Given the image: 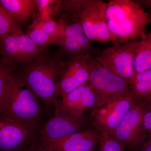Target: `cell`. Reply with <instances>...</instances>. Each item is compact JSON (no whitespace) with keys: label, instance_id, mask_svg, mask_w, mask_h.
Instances as JSON below:
<instances>
[{"label":"cell","instance_id":"29","mask_svg":"<svg viewBox=\"0 0 151 151\" xmlns=\"http://www.w3.org/2000/svg\"><path fill=\"white\" fill-rule=\"evenodd\" d=\"M91 151H95V150H93Z\"/></svg>","mask_w":151,"mask_h":151},{"label":"cell","instance_id":"16","mask_svg":"<svg viewBox=\"0 0 151 151\" xmlns=\"http://www.w3.org/2000/svg\"><path fill=\"white\" fill-rule=\"evenodd\" d=\"M0 4L19 25L26 24L37 15L36 0H0Z\"/></svg>","mask_w":151,"mask_h":151},{"label":"cell","instance_id":"7","mask_svg":"<svg viewBox=\"0 0 151 151\" xmlns=\"http://www.w3.org/2000/svg\"><path fill=\"white\" fill-rule=\"evenodd\" d=\"M59 31L54 45L62 57L71 58L79 55L95 56L100 50L94 47L84 35L81 26L70 19L61 18L58 21Z\"/></svg>","mask_w":151,"mask_h":151},{"label":"cell","instance_id":"18","mask_svg":"<svg viewBox=\"0 0 151 151\" xmlns=\"http://www.w3.org/2000/svg\"><path fill=\"white\" fill-rule=\"evenodd\" d=\"M134 68L136 73L151 69V32L138 41L135 52Z\"/></svg>","mask_w":151,"mask_h":151},{"label":"cell","instance_id":"25","mask_svg":"<svg viewBox=\"0 0 151 151\" xmlns=\"http://www.w3.org/2000/svg\"><path fill=\"white\" fill-rule=\"evenodd\" d=\"M147 140L141 145L136 151H151V135H149L147 138Z\"/></svg>","mask_w":151,"mask_h":151},{"label":"cell","instance_id":"24","mask_svg":"<svg viewBox=\"0 0 151 151\" xmlns=\"http://www.w3.org/2000/svg\"><path fill=\"white\" fill-rule=\"evenodd\" d=\"M145 103V109L143 116V124L148 135H151V103Z\"/></svg>","mask_w":151,"mask_h":151},{"label":"cell","instance_id":"20","mask_svg":"<svg viewBox=\"0 0 151 151\" xmlns=\"http://www.w3.org/2000/svg\"><path fill=\"white\" fill-rule=\"evenodd\" d=\"M27 35L32 41L38 45L48 46L52 44L51 38L42 27L40 21L38 19L31 26Z\"/></svg>","mask_w":151,"mask_h":151},{"label":"cell","instance_id":"4","mask_svg":"<svg viewBox=\"0 0 151 151\" xmlns=\"http://www.w3.org/2000/svg\"><path fill=\"white\" fill-rule=\"evenodd\" d=\"M107 4L100 0L60 1L58 12L62 18L77 22L89 40L107 44L112 41L106 23Z\"/></svg>","mask_w":151,"mask_h":151},{"label":"cell","instance_id":"10","mask_svg":"<svg viewBox=\"0 0 151 151\" xmlns=\"http://www.w3.org/2000/svg\"><path fill=\"white\" fill-rule=\"evenodd\" d=\"M146 104L140 101L129 110L119 126L109 134L124 148L136 150L148 137L143 124Z\"/></svg>","mask_w":151,"mask_h":151},{"label":"cell","instance_id":"3","mask_svg":"<svg viewBox=\"0 0 151 151\" xmlns=\"http://www.w3.org/2000/svg\"><path fill=\"white\" fill-rule=\"evenodd\" d=\"M0 115L39 127H41L50 117L43 104L17 69L4 94L0 105Z\"/></svg>","mask_w":151,"mask_h":151},{"label":"cell","instance_id":"22","mask_svg":"<svg viewBox=\"0 0 151 151\" xmlns=\"http://www.w3.org/2000/svg\"><path fill=\"white\" fill-rule=\"evenodd\" d=\"M99 143L100 151H124V147L106 132L100 131Z\"/></svg>","mask_w":151,"mask_h":151},{"label":"cell","instance_id":"5","mask_svg":"<svg viewBox=\"0 0 151 151\" xmlns=\"http://www.w3.org/2000/svg\"><path fill=\"white\" fill-rule=\"evenodd\" d=\"M88 83L97 97L95 108L132 91L127 81L101 65L94 56L88 58Z\"/></svg>","mask_w":151,"mask_h":151},{"label":"cell","instance_id":"28","mask_svg":"<svg viewBox=\"0 0 151 151\" xmlns=\"http://www.w3.org/2000/svg\"><path fill=\"white\" fill-rule=\"evenodd\" d=\"M150 19H151V23H150L151 24V18H150ZM150 32H151V30H150Z\"/></svg>","mask_w":151,"mask_h":151},{"label":"cell","instance_id":"12","mask_svg":"<svg viewBox=\"0 0 151 151\" xmlns=\"http://www.w3.org/2000/svg\"><path fill=\"white\" fill-rule=\"evenodd\" d=\"M140 101L131 91L94 108L92 116L99 131L111 134L119 126L129 110Z\"/></svg>","mask_w":151,"mask_h":151},{"label":"cell","instance_id":"19","mask_svg":"<svg viewBox=\"0 0 151 151\" xmlns=\"http://www.w3.org/2000/svg\"><path fill=\"white\" fill-rule=\"evenodd\" d=\"M24 33L20 25L15 22L0 4V38Z\"/></svg>","mask_w":151,"mask_h":151},{"label":"cell","instance_id":"14","mask_svg":"<svg viewBox=\"0 0 151 151\" xmlns=\"http://www.w3.org/2000/svg\"><path fill=\"white\" fill-rule=\"evenodd\" d=\"M99 132L91 129L77 132L65 137L47 140H40L50 151H91L99 143Z\"/></svg>","mask_w":151,"mask_h":151},{"label":"cell","instance_id":"15","mask_svg":"<svg viewBox=\"0 0 151 151\" xmlns=\"http://www.w3.org/2000/svg\"><path fill=\"white\" fill-rule=\"evenodd\" d=\"M60 100L68 110L80 114H84L87 110H93L97 104L96 95L88 82L65 94Z\"/></svg>","mask_w":151,"mask_h":151},{"label":"cell","instance_id":"9","mask_svg":"<svg viewBox=\"0 0 151 151\" xmlns=\"http://www.w3.org/2000/svg\"><path fill=\"white\" fill-rule=\"evenodd\" d=\"M138 41H133L113 45L101 50L94 56L105 68L129 83L135 72L134 61Z\"/></svg>","mask_w":151,"mask_h":151},{"label":"cell","instance_id":"23","mask_svg":"<svg viewBox=\"0 0 151 151\" xmlns=\"http://www.w3.org/2000/svg\"><path fill=\"white\" fill-rule=\"evenodd\" d=\"M42 27L48 35L52 41V44H54L59 31V24L51 19L46 20H43L39 18Z\"/></svg>","mask_w":151,"mask_h":151},{"label":"cell","instance_id":"27","mask_svg":"<svg viewBox=\"0 0 151 151\" xmlns=\"http://www.w3.org/2000/svg\"><path fill=\"white\" fill-rule=\"evenodd\" d=\"M134 1L144 9H148V13L151 18V0H135Z\"/></svg>","mask_w":151,"mask_h":151},{"label":"cell","instance_id":"13","mask_svg":"<svg viewBox=\"0 0 151 151\" xmlns=\"http://www.w3.org/2000/svg\"><path fill=\"white\" fill-rule=\"evenodd\" d=\"M92 55H82L63 60L58 84L59 96L62 97L89 80L88 59Z\"/></svg>","mask_w":151,"mask_h":151},{"label":"cell","instance_id":"6","mask_svg":"<svg viewBox=\"0 0 151 151\" xmlns=\"http://www.w3.org/2000/svg\"><path fill=\"white\" fill-rule=\"evenodd\" d=\"M88 124L84 114L69 111L58 100L51 116L40 127V138L47 140L58 139L89 129Z\"/></svg>","mask_w":151,"mask_h":151},{"label":"cell","instance_id":"26","mask_svg":"<svg viewBox=\"0 0 151 151\" xmlns=\"http://www.w3.org/2000/svg\"><path fill=\"white\" fill-rule=\"evenodd\" d=\"M27 151H50L42 143L40 140L39 138L37 142L33 145Z\"/></svg>","mask_w":151,"mask_h":151},{"label":"cell","instance_id":"21","mask_svg":"<svg viewBox=\"0 0 151 151\" xmlns=\"http://www.w3.org/2000/svg\"><path fill=\"white\" fill-rule=\"evenodd\" d=\"M17 68L8 64L0 57V105L4 94Z\"/></svg>","mask_w":151,"mask_h":151},{"label":"cell","instance_id":"8","mask_svg":"<svg viewBox=\"0 0 151 151\" xmlns=\"http://www.w3.org/2000/svg\"><path fill=\"white\" fill-rule=\"evenodd\" d=\"M41 127L0 115V151H27L39 139Z\"/></svg>","mask_w":151,"mask_h":151},{"label":"cell","instance_id":"2","mask_svg":"<svg viewBox=\"0 0 151 151\" xmlns=\"http://www.w3.org/2000/svg\"><path fill=\"white\" fill-rule=\"evenodd\" d=\"M106 23L113 45L142 40L151 23L148 12L134 1L110 0L107 2Z\"/></svg>","mask_w":151,"mask_h":151},{"label":"cell","instance_id":"11","mask_svg":"<svg viewBox=\"0 0 151 151\" xmlns=\"http://www.w3.org/2000/svg\"><path fill=\"white\" fill-rule=\"evenodd\" d=\"M47 48L36 44L24 33L0 38V57L10 65L28 64L46 53Z\"/></svg>","mask_w":151,"mask_h":151},{"label":"cell","instance_id":"1","mask_svg":"<svg viewBox=\"0 0 151 151\" xmlns=\"http://www.w3.org/2000/svg\"><path fill=\"white\" fill-rule=\"evenodd\" d=\"M63 65L62 57L57 52L45 53L32 62L22 65L19 73L39 98L50 117L55 103L60 97L58 84Z\"/></svg>","mask_w":151,"mask_h":151},{"label":"cell","instance_id":"17","mask_svg":"<svg viewBox=\"0 0 151 151\" xmlns=\"http://www.w3.org/2000/svg\"><path fill=\"white\" fill-rule=\"evenodd\" d=\"M129 86L142 102L151 103V69L135 73L129 83Z\"/></svg>","mask_w":151,"mask_h":151}]
</instances>
